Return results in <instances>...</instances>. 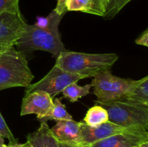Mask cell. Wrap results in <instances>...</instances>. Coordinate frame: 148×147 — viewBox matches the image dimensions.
<instances>
[{"instance_id":"cell-1","label":"cell","mask_w":148,"mask_h":147,"mask_svg":"<svg viewBox=\"0 0 148 147\" xmlns=\"http://www.w3.org/2000/svg\"><path fill=\"white\" fill-rule=\"evenodd\" d=\"M63 16L53 10L36 24H27L15 46L25 51L43 50L57 57L61 53L66 51L59 32V23Z\"/></svg>"},{"instance_id":"cell-2","label":"cell","mask_w":148,"mask_h":147,"mask_svg":"<svg viewBox=\"0 0 148 147\" xmlns=\"http://www.w3.org/2000/svg\"><path fill=\"white\" fill-rule=\"evenodd\" d=\"M119 59L116 53H85L64 51L56 57L55 65L68 73L85 78L110 70Z\"/></svg>"},{"instance_id":"cell-3","label":"cell","mask_w":148,"mask_h":147,"mask_svg":"<svg viewBox=\"0 0 148 147\" xmlns=\"http://www.w3.org/2000/svg\"><path fill=\"white\" fill-rule=\"evenodd\" d=\"M34 79L25 56L14 47L0 53V91L27 86Z\"/></svg>"},{"instance_id":"cell-4","label":"cell","mask_w":148,"mask_h":147,"mask_svg":"<svg viewBox=\"0 0 148 147\" xmlns=\"http://www.w3.org/2000/svg\"><path fill=\"white\" fill-rule=\"evenodd\" d=\"M93 77V93L98 98L95 102L98 104L123 101L140 82V79L133 80L116 76L110 70L100 72Z\"/></svg>"},{"instance_id":"cell-5","label":"cell","mask_w":148,"mask_h":147,"mask_svg":"<svg viewBox=\"0 0 148 147\" xmlns=\"http://www.w3.org/2000/svg\"><path fill=\"white\" fill-rule=\"evenodd\" d=\"M108 115V121L123 128L142 127L148 130V107L119 101L100 104Z\"/></svg>"},{"instance_id":"cell-6","label":"cell","mask_w":148,"mask_h":147,"mask_svg":"<svg viewBox=\"0 0 148 147\" xmlns=\"http://www.w3.org/2000/svg\"><path fill=\"white\" fill-rule=\"evenodd\" d=\"M85 79L84 76L68 73L54 65L51 70L40 80L26 86L25 94L33 92H43L53 99L70 84Z\"/></svg>"},{"instance_id":"cell-7","label":"cell","mask_w":148,"mask_h":147,"mask_svg":"<svg viewBox=\"0 0 148 147\" xmlns=\"http://www.w3.org/2000/svg\"><path fill=\"white\" fill-rule=\"evenodd\" d=\"M26 24L20 10L0 13V53L15 46Z\"/></svg>"},{"instance_id":"cell-8","label":"cell","mask_w":148,"mask_h":147,"mask_svg":"<svg viewBox=\"0 0 148 147\" xmlns=\"http://www.w3.org/2000/svg\"><path fill=\"white\" fill-rule=\"evenodd\" d=\"M148 141L147 129L142 127L131 128L92 144L91 147H137Z\"/></svg>"},{"instance_id":"cell-9","label":"cell","mask_w":148,"mask_h":147,"mask_svg":"<svg viewBox=\"0 0 148 147\" xmlns=\"http://www.w3.org/2000/svg\"><path fill=\"white\" fill-rule=\"evenodd\" d=\"M53 105V99L45 92H33L25 94L22 102L20 115L35 114L38 119L46 115Z\"/></svg>"},{"instance_id":"cell-10","label":"cell","mask_w":148,"mask_h":147,"mask_svg":"<svg viewBox=\"0 0 148 147\" xmlns=\"http://www.w3.org/2000/svg\"><path fill=\"white\" fill-rule=\"evenodd\" d=\"M82 144L92 145L101 140L106 138L114 134L122 133L131 128H123L108 121L96 126H90L84 122H80ZM135 128V127H134Z\"/></svg>"},{"instance_id":"cell-11","label":"cell","mask_w":148,"mask_h":147,"mask_svg":"<svg viewBox=\"0 0 148 147\" xmlns=\"http://www.w3.org/2000/svg\"><path fill=\"white\" fill-rule=\"evenodd\" d=\"M51 131L58 142L82 144L80 122H77L73 119L58 120Z\"/></svg>"},{"instance_id":"cell-12","label":"cell","mask_w":148,"mask_h":147,"mask_svg":"<svg viewBox=\"0 0 148 147\" xmlns=\"http://www.w3.org/2000/svg\"><path fill=\"white\" fill-rule=\"evenodd\" d=\"M27 141L33 147H59V142L47 122H40L38 129L27 135Z\"/></svg>"},{"instance_id":"cell-13","label":"cell","mask_w":148,"mask_h":147,"mask_svg":"<svg viewBox=\"0 0 148 147\" xmlns=\"http://www.w3.org/2000/svg\"><path fill=\"white\" fill-rule=\"evenodd\" d=\"M123 102L148 107V76L140 79Z\"/></svg>"},{"instance_id":"cell-14","label":"cell","mask_w":148,"mask_h":147,"mask_svg":"<svg viewBox=\"0 0 148 147\" xmlns=\"http://www.w3.org/2000/svg\"><path fill=\"white\" fill-rule=\"evenodd\" d=\"M49 120H72V117L67 110L66 107L61 102L60 98H56L53 101V105L49 112L44 116L38 118L40 122H47Z\"/></svg>"},{"instance_id":"cell-15","label":"cell","mask_w":148,"mask_h":147,"mask_svg":"<svg viewBox=\"0 0 148 147\" xmlns=\"http://www.w3.org/2000/svg\"><path fill=\"white\" fill-rule=\"evenodd\" d=\"M83 121L90 126H96L108 122V112L102 106L96 105L88 110Z\"/></svg>"},{"instance_id":"cell-16","label":"cell","mask_w":148,"mask_h":147,"mask_svg":"<svg viewBox=\"0 0 148 147\" xmlns=\"http://www.w3.org/2000/svg\"><path fill=\"white\" fill-rule=\"evenodd\" d=\"M92 84H88L85 86H79L77 82H74L68 85L63 91L62 93L65 98L69 99L70 102H77L79 99L88 95L90 92Z\"/></svg>"},{"instance_id":"cell-17","label":"cell","mask_w":148,"mask_h":147,"mask_svg":"<svg viewBox=\"0 0 148 147\" xmlns=\"http://www.w3.org/2000/svg\"><path fill=\"white\" fill-rule=\"evenodd\" d=\"M92 0H68L66 4L67 12H90Z\"/></svg>"},{"instance_id":"cell-18","label":"cell","mask_w":148,"mask_h":147,"mask_svg":"<svg viewBox=\"0 0 148 147\" xmlns=\"http://www.w3.org/2000/svg\"><path fill=\"white\" fill-rule=\"evenodd\" d=\"M132 0H108L103 17L106 20L112 19Z\"/></svg>"},{"instance_id":"cell-19","label":"cell","mask_w":148,"mask_h":147,"mask_svg":"<svg viewBox=\"0 0 148 147\" xmlns=\"http://www.w3.org/2000/svg\"><path fill=\"white\" fill-rule=\"evenodd\" d=\"M0 135L4 138H7L10 141L9 144H15L18 143V140L11 132L1 112H0Z\"/></svg>"},{"instance_id":"cell-20","label":"cell","mask_w":148,"mask_h":147,"mask_svg":"<svg viewBox=\"0 0 148 147\" xmlns=\"http://www.w3.org/2000/svg\"><path fill=\"white\" fill-rule=\"evenodd\" d=\"M108 3V0H92V6L90 14L103 17Z\"/></svg>"},{"instance_id":"cell-21","label":"cell","mask_w":148,"mask_h":147,"mask_svg":"<svg viewBox=\"0 0 148 147\" xmlns=\"http://www.w3.org/2000/svg\"><path fill=\"white\" fill-rule=\"evenodd\" d=\"M20 0H0V13L19 10Z\"/></svg>"},{"instance_id":"cell-22","label":"cell","mask_w":148,"mask_h":147,"mask_svg":"<svg viewBox=\"0 0 148 147\" xmlns=\"http://www.w3.org/2000/svg\"><path fill=\"white\" fill-rule=\"evenodd\" d=\"M68 0H57V4H56V8L54 9V11L59 14L61 15H64L65 13L67 12L66 7V4Z\"/></svg>"},{"instance_id":"cell-23","label":"cell","mask_w":148,"mask_h":147,"mask_svg":"<svg viewBox=\"0 0 148 147\" xmlns=\"http://www.w3.org/2000/svg\"><path fill=\"white\" fill-rule=\"evenodd\" d=\"M135 43L140 46H143L147 47L148 46V30L146 29L143 34L135 40Z\"/></svg>"},{"instance_id":"cell-24","label":"cell","mask_w":148,"mask_h":147,"mask_svg":"<svg viewBox=\"0 0 148 147\" xmlns=\"http://www.w3.org/2000/svg\"><path fill=\"white\" fill-rule=\"evenodd\" d=\"M59 147H91L90 145L85 144H69L59 142Z\"/></svg>"},{"instance_id":"cell-25","label":"cell","mask_w":148,"mask_h":147,"mask_svg":"<svg viewBox=\"0 0 148 147\" xmlns=\"http://www.w3.org/2000/svg\"><path fill=\"white\" fill-rule=\"evenodd\" d=\"M11 146V147H33L31 146V144L27 141V142L24 143V144H10Z\"/></svg>"},{"instance_id":"cell-26","label":"cell","mask_w":148,"mask_h":147,"mask_svg":"<svg viewBox=\"0 0 148 147\" xmlns=\"http://www.w3.org/2000/svg\"><path fill=\"white\" fill-rule=\"evenodd\" d=\"M0 147H11V146L9 144V145H6L4 144V138L2 136L0 135Z\"/></svg>"},{"instance_id":"cell-27","label":"cell","mask_w":148,"mask_h":147,"mask_svg":"<svg viewBox=\"0 0 148 147\" xmlns=\"http://www.w3.org/2000/svg\"><path fill=\"white\" fill-rule=\"evenodd\" d=\"M138 147H148V141H145V142L141 143Z\"/></svg>"},{"instance_id":"cell-28","label":"cell","mask_w":148,"mask_h":147,"mask_svg":"<svg viewBox=\"0 0 148 147\" xmlns=\"http://www.w3.org/2000/svg\"><path fill=\"white\" fill-rule=\"evenodd\" d=\"M137 147H138V146H137Z\"/></svg>"}]
</instances>
